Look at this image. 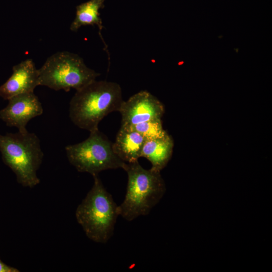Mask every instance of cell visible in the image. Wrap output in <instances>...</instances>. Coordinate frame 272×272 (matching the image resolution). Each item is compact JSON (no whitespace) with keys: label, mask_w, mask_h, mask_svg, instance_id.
<instances>
[{"label":"cell","mask_w":272,"mask_h":272,"mask_svg":"<svg viewBox=\"0 0 272 272\" xmlns=\"http://www.w3.org/2000/svg\"><path fill=\"white\" fill-rule=\"evenodd\" d=\"M105 0H89L76 7V17L70 26V29L77 31L81 27L86 25H96L99 30V35L105 48L107 45L101 36L103 29L102 20L100 17V10L104 7Z\"/></svg>","instance_id":"cell-12"},{"label":"cell","mask_w":272,"mask_h":272,"mask_svg":"<svg viewBox=\"0 0 272 272\" xmlns=\"http://www.w3.org/2000/svg\"><path fill=\"white\" fill-rule=\"evenodd\" d=\"M121 125L131 126L157 119L164 112L162 103L147 91H141L122 102L119 111Z\"/></svg>","instance_id":"cell-7"},{"label":"cell","mask_w":272,"mask_h":272,"mask_svg":"<svg viewBox=\"0 0 272 272\" xmlns=\"http://www.w3.org/2000/svg\"><path fill=\"white\" fill-rule=\"evenodd\" d=\"M123 170L127 174V184L124 199L118 206V213L131 221L149 214L164 194L166 187L160 172L144 169L138 161L126 163Z\"/></svg>","instance_id":"cell-2"},{"label":"cell","mask_w":272,"mask_h":272,"mask_svg":"<svg viewBox=\"0 0 272 272\" xmlns=\"http://www.w3.org/2000/svg\"><path fill=\"white\" fill-rule=\"evenodd\" d=\"M0 151L22 186L32 188L40 183L37 171L42 162L43 153L35 133L27 131L0 134Z\"/></svg>","instance_id":"cell-4"},{"label":"cell","mask_w":272,"mask_h":272,"mask_svg":"<svg viewBox=\"0 0 272 272\" xmlns=\"http://www.w3.org/2000/svg\"><path fill=\"white\" fill-rule=\"evenodd\" d=\"M39 86V73L32 59H26L13 67V73L0 86V97L5 100L23 93L34 92Z\"/></svg>","instance_id":"cell-9"},{"label":"cell","mask_w":272,"mask_h":272,"mask_svg":"<svg viewBox=\"0 0 272 272\" xmlns=\"http://www.w3.org/2000/svg\"><path fill=\"white\" fill-rule=\"evenodd\" d=\"M8 101L7 106L0 111V118L7 125L17 127L19 132L27 131L28 122L43 113L41 103L34 92L21 94Z\"/></svg>","instance_id":"cell-8"},{"label":"cell","mask_w":272,"mask_h":272,"mask_svg":"<svg viewBox=\"0 0 272 272\" xmlns=\"http://www.w3.org/2000/svg\"><path fill=\"white\" fill-rule=\"evenodd\" d=\"M126 126L140 133L146 140L161 138L168 134L163 128L161 119L151 120Z\"/></svg>","instance_id":"cell-13"},{"label":"cell","mask_w":272,"mask_h":272,"mask_svg":"<svg viewBox=\"0 0 272 272\" xmlns=\"http://www.w3.org/2000/svg\"><path fill=\"white\" fill-rule=\"evenodd\" d=\"M146 139L138 132L124 125H121L112 143L115 154L126 163L138 161L141 157L143 147Z\"/></svg>","instance_id":"cell-10"},{"label":"cell","mask_w":272,"mask_h":272,"mask_svg":"<svg viewBox=\"0 0 272 272\" xmlns=\"http://www.w3.org/2000/svg\"><path fill=\"white\" fill-rule=\"evenodd\" d=\"M38 70L39 85L65 92L79 90L100 76L87 66L80 56L68 51L51 55Z\"/></svg>","instance_id":"cell-5"},{"label":"cell","mask_w":272,"mask_h":272,"mask_svg":"<svg viewBox=\"0 0 272 272\" xmlns=\"http://www.w3.org/2000/svg\"><path fill=\"white\" fill-rule=\"evenodd\" d=\"M65 149L69 162L79 172L92 175L108 169H123L126 164L115 154L112 143L99 129L90 132L85 141L68 145Z\"/></svg>","instance_id":"cell-6"},{"label":"cell","mask_w":272,"mask_h":272,"mask_svg":"<svg viewBox=\"0 0 272 272\" xmlns=\"http://www.w3.org/2000/svg\"><path fill=\"white\" fill-rule=\"evenodd\" d=\"M94 184L78 206L76 217L86 236L91 240L105 243L113 234L118 206L107 191L98 175H93Z\"/></svg>","instance_id":"cell-3"},{"label":"cell","mask_w":272,"mask_h":272,"mask_svg":"<svg viewBox=\"0 0 272 272\" xmlns=\"http://www.w3.org/2000/svg\"><path fill=\"white\" fill-rule=\"evenodd\" d=\"M19 270L16 268L10 267L0 260V272H18Z\"/></svg>","instance_id":"cell-14"},{"label":"cell","mask_w":272,"mask_h":272,"mask_svg":"<svg viewBox=\"0 0 272 272\" xmlns=\"http://www.w3.org/2000/svg\"><path fill=\"white\" fill-rule=\"evenodd\" d=\"M123 101L118 84L95 80L76 90L70 103L69 116L74 124L90 132L98 129L107 115L119 111Z\"/></svg>","instance_id":"cell-1"},{"label":"cell","mask_w":272,"mask_h":272,"mask_svg":"<svg viewBox=\"0 0 272 272\" xmlns=\"http://www.w3.org/2000/svg\"><path fill=\"white\" fill-rule=\"evenodd\" d=\"M173 146V141L168 134L161 138L146 140L141 157L146 158L151 162V169L160 172L170 160Z\"/></svg>","instance_id":"cell-11"}]
</instances>
